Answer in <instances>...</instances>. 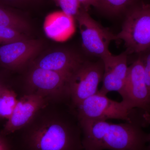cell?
<instances>
[{
  "instance_id": "obj_1",
  "label": "cell",
  "mask_w": 150,
  "mask_h": 150,
  "mask_svg": "<svg viewBox=\"0 0 150 150\" xmlns=\"http://www.w3.org/2000/svg\"><path fill=\"white\" fill-rule=\"evenodd\" d=\"M50 103L18 133L15 150H83L82 130L74 108ZM16 133V132H15Z\"/></svg>"
},
{
  "instance_id": "obj_2",
  "label": "cell",
  "mask_w": 150,
  "mask_h": 150,
  "mask_svg": "<svg viewBox=\"0 0 150 150\" xmlns=\"http://www.w3.org/2000/svg\"><path fill=\"white\" fill-rule=\"evenodd\" d=\"M79 121L83 150H150V133L143 129L149 126L144 114L132 122L119 124L93 119Z\"/></svg>"
},
{
  "instance_id": "obj_3",
  "label": "cell",
  "mask_w": 150,
  "mask_h": 150,
  "mask_svg": "<svg viewBox=\"0 0 150 150\" xmlns=\"http://www.w3.org/2000/svg\"><path fill=\"white\" fill-rule=\"evenodd\" d=\"M115 39L123 40L128 55L139 54L150 49V3L141 0L127 11Z\"/></svg>"
},
{
  "instance_id": "obj_4",
  "label": "cell",
  "mask_w": 150,
  "mask_h": 150,
  "mask_svg": "<svg viewBox=\"0 0 150 150\" xmlns=\"http://www.w3.org/2000/svg\"><path fill=\"white\" fill-rule=\"evenodd\" d=\"M70 75L32 66L26 76L24 95L41 96L51 103H71Z\"/></svg>"
},
{
  "instance_id": "obj_5",
  "label": "cell",
  "mask_w": 150,
  "mask_h": 150,
  "mask_svg": "<svg viewBox=\"0 0 150 150\" xmlns=\"http://www.w3.org/2000/svg\"><path fill=\"white\" fill-rule=\"evenodd\" d=\"M99 91L74 108L79 120L93 119L107 121L114 119L131 122L144 115L145 111L138 108L130 110L125 103L108 98Z\"/></svg>"
},
{
  "instance_id": "obj_6",
  "label": "cell",
  "mask_w": 150,
  "mask_h": 150,
  "mask_svg": "<svg viewBox=\"0 0 150 150\" xmlns=\"http://www.w3.org/2000/svg\"><path fill=\"white\" fill-rule=\"evenodd\" d=\"M103 73V62L100 59L96 62L84 60L71 74L69 87L72 107L98 93Z\"/></svg>"
},
{
  "instance_id": "obj_7",
  "label": "cell",
  "mask_w": 150,
  "mask_h": 150,
  "mask_svg": "<svg viewBox=\"0 0 150 150\" xmlns=\"http://www.w3.org/2000/svg\"><path fill=\"white\" fill-rule=\"evenodd\" d=\"M77 22L84 49L88 54L101 59L110 54L109 44L115 34L103 26L81 8L75 18Z\"/></svg>"
},
{
  "instance_id": "obj_8",
  "label": "cell",
  "mask_w": 150,
  "mask_h": 150,
  "mask_svg": "<svg viewBox=\"0 0 150 150\" xmlns=\"http://www.w3.org/2000/svg\"><path fill=\"white\" fill-rule=\"evenodd\" d=\"M130 110L139 108L150 113V90L145 81L143 63L138 57L129 67L126 83L120 95Z\"/></svg>"
},
{
  "instance_id": "obj_9",
  "label": "cell",
  "mask_w": 150,
  "mask_h": 150,
  "mask_svg": "<svg viewBox=\"0 0 150 150\" xmlns=\"http://www.w3.org/2000/svg\"><path fill=\"white\" fill-rule=\"evenodd\" d=\"M42 47L40 40L28 38L0 45V65L9 71L20 70L34 59Z\"/></svg>"
},
{
  "instance_id": "obj_10",
  "label": "cell",
  "mask_w": 150,
  "mask_h": 150,
  "mask_svg": "<svg viewBox=\"0 0 150 150\" xmlns=\"http://www.w3.org/2000/svg\"><path fill=\"white\" fill-rule=\"evenodd\" d=\"M50 103L41 96L23 95L18 99L12 114L1 131L6 136L14 134L27 125L40 109Z\"/></svg>"
},
{
  "instance_id": "obj_11",
  "label": "cell",
  "mask_w": 150,
  "mask_h": 150,
  "mask_svg": "<svg viewBox=\"0 0 150 150\" xmlns=\"http://www.w3.org/2000/svg\"><path fill=\"white\" fill-rule=\"evenodd\" d=\"M128 54L126 51L118 55L110 53L101 59L104 66L100 93L107 95L110 92H117L121 95L128 74Z\"/></svg>"
},
{
  "instance_id": "obj_12",
  "label": "cell",
  "mask_w": 150,
  "mask_h": 150,
  "mask_svg": "<svg viewBox=\"0 0 150 150\" xmlns=\"http://www.w3.org/2000/svg\"><path fill=\"white\" fill-rule=\"evenodd\" d=\"M84 61L74 51L59 49L50 51L38 58L32 66L71 75Z\"/></svg>"
},
{
  "instance_id": "obj_13",
  "label": "cell",
  "mask_w": 150,
  "mask_h": 150,
  "mask_svg": "<svg viewBox=\"0 0 150 150\" xmlns=\"http://www.w3.org/2000/svg\"><path fill=\"white\" fill-rule=\"evenodd\" d=\"M75 18L62 11H57L48 14L43 25L47 37L58 42L69 39L75 31Z\"/></svg>"
},
{
  "instance_id": "obj_14",
  "label": "cell",
  "mask_w": 150,
  "mask_h": 150,
  "mask_svg": "<svg viewBox=\"0 0 150 150\" xmlns=\"http://www.w3.org/2000/svg\"><path fill=\"white\" fill-rule=\"evenodd\" d=\"M0 27L15 30L25 34L30 30L29 23L16 8L1 2Z\"/></svg>"
},
{
  "instance_id": "obj_15",
  "label": "cell",
  "mask_w": 150,
  "mask_h": 150,
  "mask_svg": "<svg viewBox=\"0 0 150 150\" xmlns=\"http://www.w3.org/2000/svg\"><path fill=\"white\" fill-rule=\"evenodd\" d=\"M18 99L17 94L6 84L0 95V118L8 119L12 114Z\"/></svg>"
},
{
  "instance_id": "obj_16",
  "label": "cell",
  "mask_w": 150,
  "mask_h": 150,
  "mask_svg": "<svg viewBox=\"0 0 150 150\" xmlns=\"http://www.w3.org/2000/svg\"><path fill=\"white\" fill-rule=\"evenodd\" d=\"M141 0H98L99 8L108 13L117 15L127 12Z\"/></svg>"
},
{
  "instance_id": "obj_17",
  "label": "cell",
  "mask_w": 150,
  "mask_h": 150,
  "mask_svg": "<svg viewBox=\"0 0 150 150\" xmlns=\"http://www.w3.org/2000/svg\"><path fill=\"white\" fill-rule=\"evenodd\" d=\"M25 34L15 30L0 27V45L26 39Z\"/></svg>"
},
{
  "instance_id": "obj_18",
  "label": "cell",
  "mask_w": 150,
  "mask_h": 150,
  "mask_svg": "<svg viewBox=\"0 0 150 150\" xmlns=\"http://www.w3.org/2000/svg\"><path fill=\"white\" fill-rule=\"evenodd\" d=\"M64 13L73 17L77 15L81 8V6L79 0H54Z\"/></svg>"
},
{
  "instance_id": "obj_19",
  "label": "cell",
  "mask_w": 150,
  "mask_h": 150,
  "mask_svg": "<svg viewBox=\"0 0 150 150\" xmlns=\"http://www.w3.org/2000/svg\"><path fill=\"white\" fill-rule=\"evenodd\" d=\"M138 55L143 63L145 81L150 90V49Z\"/></svg>"
},
{
  "instance_id": "obj_20",
  "label": "cell",
  "mask_w": 150,
  "mask_h": 150,
  "mask_svg": "<svg viewBox=\"0 0 150 150\" xmlns=\"http://www.w3.org/2000/svg\"><path fill=\"white\" fill-rule=\"evenodd\" d=\"M33 0H0V2L15 8H21Z\"/></svg>"
},
{
  "instance_id": "obj_21",
  "label": "cell",
  "mask_w": 150,
  "mask_h": 150,
  "mask_svg": "<svg viewBox=\"0 0 150 150\" xmlns=\"http://www.w3.org/2000/svg\"><path fill=\"white\" fill-rule=\"evenodd\" d=\"M6 136L0 131V150H15L13 144Z\"/></svg>"
},
{
  "instance_id": "obj_22",
  "label": "cell",
  "mask_w": 150,
  "mask_h": 150,
  "mask_svg": "<svg viewBox=\"0 0 150 150\" xmlns=\"http://www.w3.org/2000/svg\"><path fill=\"white\" fill-rule=\"evenodd\" d=\"M80 3L81 7L85 10L88 11V10L91 6L99 8L98 0H79Z\"/></svg>"
},
{
  "instance_id": "obj_23",
  "label": "cell",
  "mask_w": 150,
  "mask_h": 150,
  "mask_svg": "<svg viewBox=\"0 0 150 150\" xmlns=\"http://www.w3.org/2000/svg\"><path fill=\"white\" fill-rule=\"evenodd\" d=\"M7 83L6 81L5 76L2 74H0V95H1L3 88Z\"/></svg>"
},
{
  "instance_id": "obj_24",
  "label": "cell",
  "mask_w": 150,
  "mask_h": 150,
  "mask_svg": "<svg viewBox=\"0 0 150 150\" xmlns=\"http://www.w3.org/2000/svg\"><path fill=\"white\" fill-rule=\"evenodd\" d=\"M144 117L149 125H150V113L145 112L144 113Z\"/></svg>"
}]
</instances>
